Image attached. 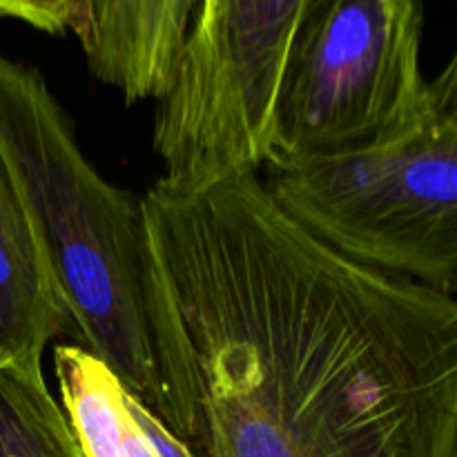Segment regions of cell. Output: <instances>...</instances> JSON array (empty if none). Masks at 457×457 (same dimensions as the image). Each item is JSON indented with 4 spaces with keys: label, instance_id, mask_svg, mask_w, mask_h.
I'll use <instances>...</instances> for the list:
<instances>
[{
    "label": "cell",
    "instance_id": "1",
    "mask_svg": "<svg viewBox=\"0 0 457 457\" xmlns=\"http://www.w3.org/2000/svg\"><path fill=\"white\" fill-rule=\"evenodd\" d=\"M141 205L196 457H457L453 295L335 253L257 172Z\"/></svg>",
    "mask_w": 457,
    "mask_h": 457
},
{
    "label": "cell",
    "instance_id": "2",
    "mask_svg": "<svg viewBox=\"0 0 457 457\" xmlns=\"http://www.w3.org/2000/svg\"><path fill=\"white\" fill-rule=\"evenodd\" d=\"M0 156L83 348L187 446L195 395L141 199L94 170L36 70L0 56Z\"/></svg>",
    "mask_w": 457,
    "mask_h": 457
},
{
    "label": "cell",
    "instance_id": "3",
    "mask_svg": "<svg viewBox=\"0 0 457 457\" xmlns=\"http://www.w3.org/2000/svg\"><path fill=\"white\" fill-rule=\"evenodd\" d=\"M277 205L335 253L453 295L457 284V58L427 83L395 137L270 168Z\"/></svg>",
    "mask_w": 457,
    "mask_h": 457
},
{
    "label": "cell",
    "instance_id": "4",
    "mask_svg": "<svg viewBox=\"0 0 457 457\" xmlns=\"http://www.w3.org/2000/svg\"><path fill=\"white\" fill-rule=\"evenodd\" d=\"M420 0H312L290 43L268 168L395 137L422 110Z\"/></svg>",
    "mask_w": 457,
    "mask_h": 457
},
{
    "label": "cell",
    "instance_id": "5",
    "mask_svg": "<svg viewBox=\"0 0 457 457\" xmlns=\"http://www.w3.org/2000/svg\"><path fill=\"white\" fill-rule=\"evenodd\" d=\"M311 3L195 0L156 107V183L195 190L268 163L281 71Z\"/></svg>",
    "mask_w": 457,
    "mask_h": 457
},
{
    "label": "cell",
    "instance_id": "6",
    "mask_svg": "<svg viewBox=\"0 0 457 457\" xmlns=\"http://www.w3.org/2000/svg\"><path fill=\"white\" fill-rule=\"evenodd\" d=\"M195 0H80L70 29L89 71L125 101L165 92Z\"/></svg>",
    "mask_w": 457,
    "mask_h": 457
},
{
    "label": "cell",
    "instance_id": "7",
    "mask_svg": "<svg viewBox=\"0 0 457 457\" xmlns=\"http://www.w3.org/2000/svg\"><path fill=\"white\" fill-rule=\"evenodd\" d=\"M74 330L43 241L0 156V366L40 364L56 335Z\"/></svg>",
    "mask_w": 457,
    "mask_h": 457
},
{
    "label": "cell",
    "instance_id": "8",
    "mask_svg": "<svg viewBox=\"0 0 457 457\" xmlns=\"http://www.w3.org/2000/svg\"><path fill=\"white\" fill-rule=\"evenodd\" d=\"M54 370L61 406L85 457H159L134 415V395L98 357L61 344Z\"/></svg>",
    "mask_w": 457,
    "mask_h": 457
},
{
    "label": "cell",
    "instance_id": "9",
    "mask_svg": "<svg viewBox=\"0 0 457 457\" xmlns=\"http://www.w3.org/2000/svg\"><path fill=\"white\" fill-rule=\"evenodd\" d=\"M0 457H85L40 364L0 366Z\"/></svg>",
    "mask_w": 457,
    "mask_h": 457
},
{
    "label": "cell",
    "instance_id": "10",
    "mask_svg": "<svg viewBox=\"0 0 457 457\" xmlns=\"http://www.w3.org/2000/svg\"><path fill=\"white\" fill-rule=\"evenodd\" d=\"M80 0H0V16L18 18L47 34L70 29Z\"/></svg>",
    "mask_w": 457,
    "mask_h": 457
}]
</instances>
